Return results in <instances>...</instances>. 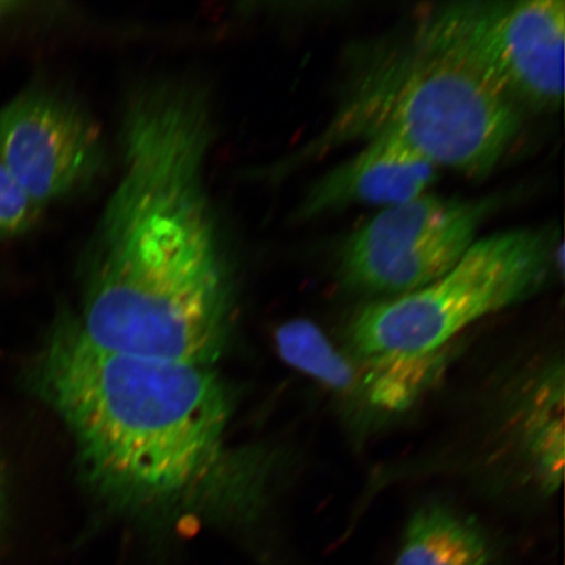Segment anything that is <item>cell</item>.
I'll return each mask as SVG.
<instances>
[{
	"instance_id": "cell-2",
	"label": "cell",
	"mask_w": 565,
	"mask_h": 565,
	"mask_svg": "<svg viewBox=\"0 0 565 565\" xmlns=\"http://www.w3.org/2000/svg\"><path fill=\"white\" fill-rule=\"evenodd\" d=\"M32 386L65 423L92 486L119 510L192 507L221 471L231 399L212 366L98 348L63 318Z\"/></svg>"
},
{
	"instance_id": "cell-3",
	"label": "cell",
	"mask_w": 565,
	"mask_h": 565,
	"mask_svg": "<svg viewBox=\"0 0 565 565\" xmlns=\"http://www.w3.org/2000/svg\"><path fill=\"white\" fill-rule=\"evenodd\" d=\"M521 129V111L482 77L409 42L387 47L352 76L327 129L296 157L391 138L437 168L490 174Z\"/></svg>"
},
{
	"instance_id": "cell-7",
	"label": "cell",
	"mask_w": 565,
	"mask_h": 565,
	"mask_svg": "<svg viewBox=\"0 0 565 565\" xmlns=\"http://www.w3.org/2000/svg\"><path fill=\"white\" fill-rule=\"evenodd\" d=\"M0 161L40 207L79 193L100 175L106 147L73 97L33 89L0 113Z\"/></svg>"
},
{
	"instance_id": "cell-1",
	"label": "cell",
	"mask_w": 565,
	"mask_h": 565,
	"mask_svg": "<svg viewBox=\"0 0 565 565\" xmlns=\"http://www.w3.org/2000/svg\"><path fill=\"white\" fill-rule=\"evenodd\" d=\"M215 137L198 83L162 77L127 96L121 175L82 263L76 322L98 348L214 366L227 345L236 271L206 180Z\"/></svg>"
},
{
	"instance_id": "cell-6",
	"label": "cell",
	"mask_w": 565,
	"mask_h": 565,
	"mask_svg": "<svg viewBox=\"0 0 565 565\" xmlns=\"http://www.w3.org/2000/svg\"><path fill=\"white\" fill-rule=\"evenodd\" d=\"M491 210L490 201L429 194L384 209L344 243L339 274L359 292L388 298L413 292L465 256Z\"/></svg>"
},
{
	"instance_id": "cell-8",
	"label": "cell",
	"mask_w": 565,
	"mask_h": 565,
	"mask_svg": "<svg viewBox=\"0 0 565 565\" xmlns=\"http://www.w3.org/2000/svg\"><path fill=\"white\" fill-rule=\"evenodd\" d=\"M511 377L504 407L500 401L480 450L486 448L490 472H507L508 486L547 499L561 489L564 475L563 356H541Z\"/></svg>"
},
{
	"instance_id": "cell-10",
	"label": "cell",
	"mask_w": 565,
	"mask_h": 565,
	"mask_svg": "<svg viewBox=\"0 0 565 565\" xmlns=\"http://www.w3.org/2000/svg\"><path fill=\"white\" fill-rule=\"evenodd\" d=\"M497 540L471 514L443 501L409 518L393 565H501Z\"/></svg>"
},
{
	"instance_id": "cell-5",
	"label": "cell",
	"mask_w": 565,
	"mask_h": 565,
	"mask_svg": "<svg viewBox=\"0 0 565 565\" xmlns=\"http://www.w3.org/2000/svg\"><path fill=\"white\" fill-rule=\"evenodd\" d=\"M563 0L451 2L430 7L414 44L468 67L512 103L559 109L564 97Z\"/></svg>"
},
{
	"instance_id": "cell-12",
	"label": "cell",
	"mask_w": 565,
	"mask_h": 565,
	"mask_svg": "<svg viewBox=\"0 0 565 565\" xmlns=\"http://www.w3.org/2000/svg\"><path fill=\"white\" fill-rule=\"evenodd\" d=\"M2 471H0V525H2L4 512V487Z\"/></svg>"
},
{
	"instance_id": "cell-9",
	"label": "cell",
	"mask_w": 565,
	"mask_h": 565,
	"mask_svg": "<svg viewBox=\"0 0 565 565\" xmlns=\"http://www.w3.org/2000/svg\"><path fill=\"white\" fill-rule=\"evenodd\" d=\"M437 179L434 162L397 140L373 139L310 188L298 216L309 221L352 206H397L426 194Z\"/></svg>"
},
{
	"instance_id": "cell-13",
	"label": "cell",
	"mask_w": 565,
	"mask_h": 565,
	"mask_svg": "<svg viewBox=\"0 0 565 565\" xmlns=\"http://www.w3.org/2000/svg\"><path fill=\"white\" fill-rule=\"evenodd\" d=\"M19 6L18 3H4L0 2V15H3V13H9L10 10H12V7Z\"/></svg>"
},
{
	"instance_id": "cell-11",
	"label": "cell",
	"mask_w": 565,
	"mask_h": 565,
	"mask_svg": "<svg viewBox=\"0 0 565 565\" xmlns=\"http://www.w3.org/2000/svg\"><path fill=\"white\" fill-rule=\"evenodd\" d=\"M41 210L0 161V238L31 230Z\"/></svg>"
},
{
	"instance_id": "cell-4",
	"label": "cell",
	"mask_w": 565,
	"mask_h": 565,
	"mask_svg": "<svg viewBox=\"0 0 565 565\" xmlns=\"http://www.w3.org/2000/svg\"><path fill=\"white\" fill-rule=\"evenodd\" d=\"M546 232L519 230L476 239L465 256L413 292L359 309L345 327L344 350L359 359L413 360L444 350L476 322L525 301L559 265Z\"/></svg>"
}]
</instances>
